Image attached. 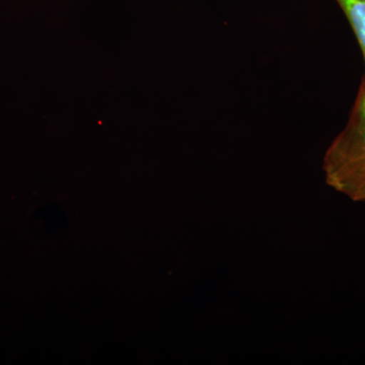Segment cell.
Masks as SVG:
<instances>
[{
  "label": "cell",
  "instance_id": "1",
  "mask_svg": "<svg viewBox=\"0 0 365 365\" xmlns=\"http://www.w3.org/2000/svg\"><path fill=\"white\" fill-rule=\"evenodd\" d=\"M326 184L357 203H365V86L360 85L347 123L323 160Z\"/></svg>",
  "mask_w": 365,
  "mask_h": 365
},
{
  "label": "cell",
  "instance_id": "2",
  "mask_svg": "<svg viewBox=\"0 0 365 365\" xmlns=\"http://www.w3.org/2000/svg\"><path fill=\"white\" fill-rule=\"evenodd\" d=\"M351 26L365 63V0H336ZM365 86V76L362 79Z\"/></svg>",
  "mask_w": 365,
  "mask_h": 365
}]
</instances>
